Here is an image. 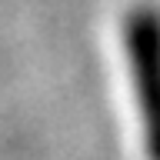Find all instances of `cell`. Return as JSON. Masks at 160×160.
I'll use <instances>...</instances> for the list:
<instances>
[{
  "label": "cell",
  "instance_id": "1",
  "mask_svg": "<svg viewBox=\"0 0 160 160\" xmlns=\"http://www.w3.org/2000/svg\"><path fill=\"white\" fill-rule=\"evenodd\" d=\"M130 53L140 77V103L147 120L150 157L160 160V17L137 13L130 20Z\"/></svg>",
  "mask_w": 160,
  "mask_h": 160
}]
</instances>
